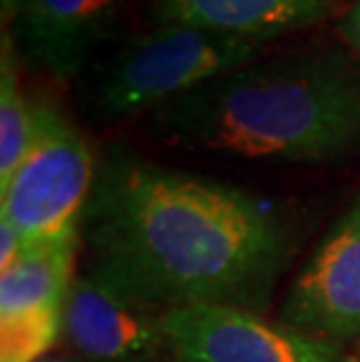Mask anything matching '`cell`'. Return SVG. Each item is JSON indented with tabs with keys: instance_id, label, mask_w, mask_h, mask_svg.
<instances>
[{
	"instance_id": "1",
	"label": "cell",
	"mask_w": 360,
	"mask_h": 362,
	"mask_svg": "<svg viewBox=\"0 0 360 362\" xmlns=\"http://www.w3.org/2000/svg\"><path fill=\"white\" fill-rule=\"evenodd\" d=\"M89 272L152 311L260 313L290 259V229L236 185L112 152L82 215Z\"/></svg>"
},
{
	"instance_id": "2",
	"label": "cell",
	"mask_w": 360,
	"mask_h": 362,
	"mask_svg": "<svg viewBox=\"0 0 360 362\" xmlns=\"http://www.w3.org/2000/svg\"><path fill=\"white\" fill-rule=\"evenodd\" d=\"M173 148L267 164H327L360 148V61L335 47L281 54L152 112Z\"/></svg>"
},
{
	"instance_id": "3",
	"label": "cell",
	"mask_w": 360,
	"mask_h": 362,
	"mask_svg": "<svg viewBox=\"0 0 360 362\" xmlns=\"http://www.w3.org/2000/svg\"><path fill=\"white\" fill-rule=\"evenodd\" d=\"M265 45L211 30L159 24L117 47L89 73L82 105L96 122L155 112L206 82L252 64Z\"/></svg>"
},
{
	"instance_id": "4",
	"label": "cell",
	"mask_w": 360,
	"mask_h": 362,
	"mask_svg": "<svg viewBox=\"0 0 360 362\" xmlns=\"http://www.w3.org/2000/svg\"><path fill=\"white\" fill-rule=\"evenodd\" d=\"M96 157L82 131L57 105H35L33 141L10 180L0 185V215L24 248L75 245L96 180Z\"/></svg>"
},
{
	"instance_id": "5",
	"label": "cell",
	"mask_w": 360,
	"mask_h": 362,
	"mask_svg": "<svg viewBox=\"0 0 360 362\" xmlns=\"http://www.w3.org/2000/svg\"><path fill=\"white\" fill-rule=\"evenodd\" d=\"M162 325L173 362H351L332 341L236 306H180Z\"/></svg>"
},
{
	"instance_id": "6",
	"label": "cell",
	"mask_w": 360,
	"mask_h": 362,
	"mask_svg": "<svg viewBox=\"0 0 360 362\" xmlns=\"http://www.w3.org/2000/svg\"><path fill=\"white\" fill-rule=\"evenodd\" d=\"M281 318L332 344L360 339V192L295 276Z\"/></svg>"
},
{
	"instance_id": "7",
	"label": "cell",
	"mask_w": 360,
	"mask_h": 362,
	"mask_svg": "<svg viewBox=\"0 0 360 362\" xmlns=\"http://www.w3.org/2000/svg\"><path fill=\"white\" fill-rule=\"evenodd\" d=\"M64 337L82 362H162L171 358L162 313L134 304L91 274L75 276Z\"/></svg>"
},
{
	"instance_id": "8",
	"label": "cell",
	"mask_w": 360,
	"mask_h": 362,
	"mask_svg": "<svg viewBox=\"0 0 360 362\" xmlns=\"http://www.w3.org/2000/svg\"><path fill=\"white\" fill-rule=\"evenodd\" d=\"M17 49L57 80H75L117 28L124 0H3Z\"/></svg>"
},
{
	"instance_id": "9",
	"label": "cell",
	"mask_w": 360,
	"mask_h": 362,
	"mask_svg": "<svg viewBox=\"0 0 360 362\" xmlns=\"http://www.w3.org/2000/svg\"><path fill=\"white\" fill-rule=\"evenodd\" d=\"M162 24H182L265 45L316 26L337 12V0H152Z\"/></svg>"
},
{
	"instance_id": "10",
	"label": "cell",
	"mask_w": 360,
	"mask_h": 362,
	"mask_svg": "<svg viewBox=\"0 0 360 362\" xmlns=\"http://www.w3.org/2000/svg\"><path fill=\"white\" fill-rule=\"evenodd\" d=\"M75 245L24 248L17 262L0 274V320L64 311L75 281Z\"/></svg>"
},
{
	"instance_id": "11",
	"label": "cell",
	"mask_w": 360,
	"mask_h": 362,
	"mask_svg": "<svg viewBox=\"0 0 360 362\" xmlns=\"http://www.w3.org/2000/svg\"><path fill=\"white\" fill-rule=\"evenodd\" d=\"M35 129V105L28 103L19 84L17 42L12 33L3 30L0 54V185L10 180L21 164Z\"/></svg>"
},
{
	"instance_id": "12",
	"label": "cell",
	"mask_w": 360,
	"mask_h": 362,
	"mask_svg": "<svg viewBox=\"0 0 360 362\" xmlns=\"http://www.w3.org/2000/svg\"><path fill=\"white\" fill-rule=\"evenodd\" d=\"M24 250L19 232L5 215H0V274L7 272Z\"/></svg>"
},
{
	"instance_id": "13",
	"label": "cell",
	"mask_w": 360,
	"mask_h": 362,
	"mask_svg": "<svg viewBox=\"0 0 360 362\" xmlns=\"http://www.w3.org/2000/svg\"><path fill=\"white\" fill-rule=\"evenodd\" d=\"M337 28H339L342 40L360 57V0H356V3L349 7L347 14L339 19V26Z\"/></svg>"
}]
</instances>
